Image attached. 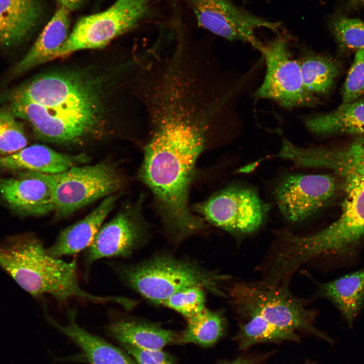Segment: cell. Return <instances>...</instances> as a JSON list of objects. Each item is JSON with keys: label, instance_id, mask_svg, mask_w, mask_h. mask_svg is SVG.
<instances>
[{"label": "cell", "instance_id": "obj_1", "mask_svg": "<svg viewBox=\"0 0 364 364\" xmlns=\"http://www.w3.org/2000/svg\"><path fill=\"white\" fill-rule=\"evenodd\" d=\"M293 163L299 167L331 170L344 194L339 218L315 232L300 235L299 253L306 261L338 265L351 264L364 245V136L340 147H296Z\"/></svg>", "mask_w": 364, "mask_h": 364}, {"label": "cell", "instance_id": "obj_2", "mask_svg": "<svg viewBox=\"0 0 364 364\" xmlns=\"http://www.w3.org/2000/svg\"><path fill=\"white\" fill-rule=\"evenodd\" d=\"M109 264L126 286L157 304L174 293L194 286L227 297L222 285L231 279L230 276L167 254L155 255L133 264L113 262Z\"/></svg>", "mask_w": 364, "mask_h": 364}, {"label": "cell", "instance_id": "obj_3", "mask_svg": "<svg viewBox=\"0 0 364 364\" xmlns=\"http://www.w3.org/2000/svg\"><path fill=\"white\" fill-rule=\"evenodd\" d=\"M289 285L238 281L229 286L226 296L241 318L260 316L280 327L306 333L332 343L331 338L315 327L318 312L309 307L310 300L294 295Z\"/></svg>", "mask_w": 364, "mask_h": 364}, {"label": "cell", "instance_id": "obj_4", "mask_svg": "<svg viewBox=\"0 0 364 364\" xmlns=\"http://www.w3.org/2000/svg\"><path fill=\"white\" fill-rule=\"evenodd\" d=\"M9 105L16 118L29 123L37 139L52 143L83 144L101 134L105 123L103 103L63 104L47 107L17 101Z\"/></svg>", "mask_w": 364, "mask_h": 364}, {"label": "cell", "instance_id": "obj_5", "mask_svg": "<svg viewBox=\"0 0 364 364\" xmlns=\"http://www.w3.org/2000/svg\"><path fill=\"white\" fill-rule=\"evenodd\" d=\"M125 178L113 162L78 165L56 174L53 194L56 218L61 219L124 186Z\"/></svg>", "mask_w": 364, "mask_h": 364}, {"label": "cell", "instance_id": "obj_6", "mask_svg": "<svg viewBox=\"0 0 364 364\" xmlns=\"http://www.w3.org/2000/svg\"><path fill=\"white\" fill-rule=\"evenodd\" d=\"M153 0H117L106 10L81 18L52 60L81 50L105 47L149 16Z\"/></svg>", "mask_w": 364, "mask_h": 364}, {"label": "cell", "instance_id": "obj_7", "mask_svg": "<svg viewBox=\"0 0 364 364\" xmlns=\"http://www.w3.org/2000/svg\"><path fill=\"white\" fill-rule=\"evenodd\" d=\"M211 224L237 237H246L262 225L270 209L254 189L233 185L226 187L193 206Z\"/></svg>", "mask_w": 364, "mask_h": 364}, {"label": "cell", "instance_id": "obj_8", "mask_svg": "<svg viewBox=\"0 0 364 364\" xmlns=\"http://www.w3.org/2000/svg\"><path fill=\"white\" fill-rule=\"evenodd\" d=\"M259 51L266 71L262 83L253 94L255 97L273 100L288 109L320 103L319 98L306 89L298 61L291 56L286 37L263 43Z\"/></svg>", "mask_w": 364, "mask_h": 364}, {"label": "cell", "instance_id": "obj_9", "mask_svg": "<svg viewBox=\"0 0 364 364\" xmlns=\"http://www.w3.org/2000/svg\"><path fill=\"white\" fill-rule=\"evenodd\" d=\"M98 80L73 72L38 75L0 95V104L21 101L49 107L63 104L103 102Z\"/></svg>", "mask_w": 364, "mask_h": 364}, {"label": "cell", "instance_id": "obj_10", "mask_svg": "<svg viewBox=\"0 0 364 364\" xmlns=\"http://www.w3.org/2000/svg\"><path fill=\"white\" fill-rule=\"evenodd\" d=\"M342 192L339 177L331 174H290L275 189V199L282 215L300 223L329 205Z\"/></svg>", "mask_w": 364, "mask_h": 364}, {"label": "cell", "instance_id": "obj_11", "mask_svg": "<svg viewBox=\"0 0 364 364\" xmlns=\"http://www.w3.org/2000/svg\"><path fill=\"white\" fill-rule=\"evenodd\" d=\"M187 1L199 26L228 40L249 43L259 51L263 44L256 35L259 28L279 32L280 22L256 16L231 0Z\"/></svg>", "mask_w": 364, "mask_h": 364}, {"label": "cell", "instance_id": "obj_12", "mask_svg": "<svg viewBox=\"0 0 364 364\" xmlns=\"http://www.w3.org/2000/svg\"><path fill=\"white\" fill-rule=\"evenodd\" d=\"M142 198L136 204L124 206L99 229L84 255L86 278L96 261L107 257H129L146 242L149 226L142 214Z\"/></svg>", "mask_w": 364, "mask_h": 364}, {"label": "cell", "instance_id": "obj_13", "mask_svg": "<svg viewBox=\"0 0 364 364\" xmlns=\"http://www.w3.org/2000/svg\"><path fill=\"white\" fill-rule=\"evenodd\" d=\"M56 174L21 170L0 178V194L9 207L24 216H42L54 211Z\"/></svg>", "mask_w": 364, "mask_h": 364}, {"label": "cell", "instance_id": "obj_14", "mask_svg": "<svg viewBox=\"0 0 364 364\" xmlns=\"http://www.w3.org/2000/svg\"><path fill=\"white\" fill-rule=\"evenodd\" d=\"M43 307L47 321L80 349V356L85 361L91 364H138L123 348L117 347L81 327L76 322L74 309H68V323L63 325L48 313L46 303H43Z\"/></svg>", "mask_w": 364, "mask_h": 364}, {"label": "cell", "instance_id": "obj_15", "mask_svg": "<svg viewBox=\"0 0 364 364\" xmlns=\"http://www.w3.org/2000/svg\"><path fill=\"white\" fill-rule=\"evenodd\" d=\"M84 153L69 155L43 145L26 147L13 154L0 157V171L30 170L47 174L63 173L72 167L89 162Z\"/></svg>", "mask_w": 364, "mask_h": 364}, {"label": "cell", "instance_id": "obj_16", "mask_svg": "<svg viewBox=\"0 0 364 364\" xmlns=\"http://www.w3.org/2000/svg\"><path fill=\"white\" fill-rule=\"evenodd\" d=\"M106 333L118 343L145 349H162L179 344L180 333L166 329L158 323L130 316H119L110 322Z\"/></svg>", "mask_w": 364, "mask_h": 364}, {"label": "cell", "instance_id": "obj_17", "mask_svg": "<svg viewBox=\"0 0 364 364\" xmlns=\"http://www.w3.org/2000/svg\"><path fill=\"white\" fill-rule=\"evenodd\" d=\"M118 194L104 198L102 202L83 219L62 231L54 243L46 248L51 256L60 258L72 255L86 249L95 235L113 209L119 198Z\"/></svg>", "mask_w": 364, "mask_h": 364}, {"label": "cell", "instance_id": "obj_18", "mask_svg": "<svg viewBox=\"0 0 364 364\" xmlns=\"http://www.w3.org/2000/svg\"><path fill=\"white\" fill-rule=\"evenodd\" d=\"M40 0H0V48L25 40L40 20Z\"/></svg>", "mask_w": 364, "mask_h": 364}, {"label": "cell", "instance_id": "obj_19", "mask_svg": "<svg viewBox=\"0 0 364 364\" xmlns=\"http://www.w3.org/2000/svg\"><path fill=\"white\" fill-rule=\"evenodd\" d=\"M70 12L65 7L59 6L30 49L14 67L11 77L20 75L52 60L54 53L62 47L70 34Z\"/></svg>", "mask_w": 364, "mask_h": 364}, {"label": "cell", "instance_id": "obj_20", "mask_svg": "<svg viewBox=\"0 0 364 364\" xmlns=\"http://www.w3.org/2000/svg\"><path fill=\"white\" fill-rule=\"evenodd\" d=\"M315 284L316 296L333 303L350 327L364 306V266L359 270L328 282Z\"/></svg>", "mask_w": 364, "mask_h": 364}, {"label": "cell", "instance_id": "obj_21", "mask_svg": "<svg viewBox=\"0 0 364 364\" xmlns=\"http://www.w3.org/2000/svg\"><path fill=\"white\" fill-rule=\"evenodd\" d=\"M307 129L316 135L364 136V97L342 103L335 110L306 118Z\"/></svg>", "mask_w": 364, "mask_h": 364}, {"label": "cell", "instance_id": "obj_22", "mask_svg": "<svg viewBox=\"0 0 364 364\" xmlns=\"http://www.w3.org/2000/svg\"><path fill=\"white\" fill-rule=\"evenodd\" d=\"M298 61L306 89L318 98L329 94L341 73L340 61L309 52Z\"/></svg>", "mask_w": 364, "mask_h": 364}, {"label": "cell", "instance_id": "obj_23", "mask_svg": "<svg viewBox=\"0 0 364 364\" xmlns=\"http://www.w3.org/2000/svg\"><path fill=\"white\" fill-rule=\"evenodd\" d=\"M187 321L185 329L180 333L179 344L210 347L222 337L226 329V320L222 312L206 308Z\"/></svg>", "mask_w": 364, "mask_h": 364}, {"label": "cell", "instance_id": "obj_24", "mask_svg": "<svg viewBox=\"0 0 364 364\" xmlns=\"http://www.w3.org/2000/svg\"><path fill=\"white\" fill-rule=\"evenodd\" d=\"M245 320L234 337L239 349L246 350L261 343L300 341V336L295 331L277 326L261 316H253Z\"/></svg>", "mask_w": 364, "mask_h": 364}, {"label": "cell", "instance_id": "obj_25", "mask_svg": "<svg viewBox=\"0 0 364 364\" xmlns=\"http://www.w3.org/2000/svg\"><path fill=\"white\" fill-rule=\"evenodd\" d=\"M328 26L340 57H348L364 48L363 20L338 12L331 17Z\"/></svg>", "mask_w": 364, "mask_h": 364}, {"label": "cell", "instance_id": "obj_26", "mask_svg": "<svg viewBox=\"0 0 364 364\" xmlns=\"http://www.w3.org/2000/svg\"><path fill=\"white\" fill-rule=\"evenodd\" d=\"M27 139L22 124L7 107H0V154L5 156L26 147Z\"/></svg>", "mask_w": 364, "mask_h": 364}, {"label": "cell", "instance_id": "obj_27", "mask_svg": "<svg viewBox=\"0 0 364 364\" xmlns=\"http://www.w3.org/2000/svg\"><path fill=\"white\" fill-rule=\"evenodd\" d=\"M205 302L204 289L194 286L174 293L161 305L177 311L188 319L206 308Z\"/></svg>", "mask_w": 364, "mask_h": 364}, {"label": "cell", "instance_id": "obj_28", "mask_svg": "<svg viewBox=\"0 0 364 364\" xmlns=\"http://www.w3.org/2000/svg\"><path fill=\"white\" fill-rule=\"evenodd\" d=\"M342 103H350L364 97V48L355 57L341 90Z\"/></svg>", "mask_w": 364, "mask_h": 364}, {"label": "cell", "instance_id": "obj_29", "mask_svg": "<svg viewBox=\"0 0 364 364\" xmlns=\"http://www.w3.org/2000/svg\"><path fill=\"white\" fill-rule=\"evenodd\" d=\"M138 364H177L174 357L162 349H145L127 343H119Z\"/></svg>", "mask_w": 364, "mask_h": 364}, {"label": "cell", "instance_id": "obj_30", "mask_svg": "<svg viewBox=\"0 0 364 364\" xmlns=\"http://www.w3.org/2000/svg\"><path fill=\"white\" fill-rule=\"evenodd\" d=\"M260 359L251 356L242 355L233 360H224L217 364H259Z\"/></svg>", "mask_w": 364, "mask_h": 364}, {"label": "cell", "instance_id": "obj_31", "mask_svg": "<svg viewBox=\"0 0 364 364\" xmlns=\"http://www.w3.org/2000/svg\"><path fill=\"white\" fill-rule=\"evenodd\" d=\"M364 7V0H344L342 11L346 14Z\"/></svg>", "mask_w": 364, "mask_h": 364}, {"label": "cell", "instance_id": "obj_32", "mask_svg": "<svg viewBox=\"0 0 364 364\" xmlns=\"http://www.w3.org/2000/svg\"><path fill=\"white\" fill-rule=\"evenodd\" d=\"M59 5L66 8L70 11L77 9L83 0H57Z\"/></svg>", "mask_w": 364, "mask_h": 364}]
</instances>
